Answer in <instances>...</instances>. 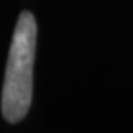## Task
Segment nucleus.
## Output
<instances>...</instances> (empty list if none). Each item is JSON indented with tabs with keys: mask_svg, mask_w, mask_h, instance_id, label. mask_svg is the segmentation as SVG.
<instances>
[{
	"mask_svg": "<svg viewBox=\"0 0 133 133\" xmlns=\"http://www.w3.org/2000/svg\"><path fill=\"white\" fill-rule=\"evenodd\" d=\"M36 52V21L28 10L17 17L9 49L2 88V114L5 121L19 123L33 99V66Z\"/></svg>",
	"mask_w": 133,
	"mask_h": 133,
	"instance_id": "f257e3e1",
	"label": "nucleus"
}]
</instances>
